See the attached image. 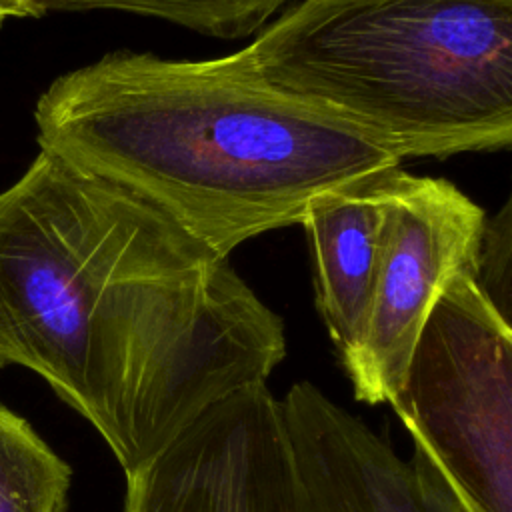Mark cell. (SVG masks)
Masks as SVG:
<instances>
[{
  "label": "cell",
  "instance_id": "obj_1",
  "mask_svg": "<svg viewBox=\"0 0 512 512\" xmlns=\"http://www.w3.org/2000/svg\"><path fill=\"white\" fill-rule=\"evenodd\" d=\"M284 358L228 258L126 188L40 150L0 190V366L38 374L124 476Z\"/></svg>",
  "mask_w": 512,
  "mask_h": 512
},
{
  "label": "cell",
  "instance_id": "obj_2",
  "mask_svg": "<svg viewBox=\"0 0 512 512\" xmlns=\"http://www.w3.org/2000/svg\"><path fill=\"white\" fill-rule=\"evenodd\" d=\"M34 122L40 150L126 188L220 258L402 164L232 54H104L58 76L40 94Z\"/></svg>",
  "mask_w": 512,
  "mask_h": 512
},
{
  "label": "cell",
  "instance_id": "obj_3",
  "mask_svg": "<svg viewBox=\"0 0 512 512\" xmlns=\"http://www.w3.org/2000/svg\"><path fill=\"white\" fill-rule=\"evenodd\" d=\"M232 56L402 160L512 144V0H300Z\"/></svg>",
  "mask_w": 512,
  "mask_h": 512
},
{
  "label": "cell",
  "instance_id": "obj_4",
  "mask_svg": "<svg viewBox=\"0 0 512 512\" xmlns=\"http://www.w3.org/2000/svg\"><path fill=\"white\" fill-rule=\"evenodd\" d=\"M390 406L462 512H512V322L474 264L434 302Z\"/></svg>",
  "mask_w": 512,
  "mask_h": 512
},
{
  "label": "cell",
  "instance_id": "obj_5",
  "mask_svg": "<svg viewBox=\"0 0 512 512\" xmlns=\"http://www.w3.org/2000/svg\"><path fill=\"white\" fill-rule=\"evenodd\" d=\"M486 212L444 178L396 168L382 180V232L358 344L340 358L356 400L390 404L416 338L450 278L476 264Z\"/></svg>",
  "mask_w": 512,
  "mask_h": 512
},
{
  "label": "cell",
  "instance_id": "obj_6",
  "mask_svg": "<svg viewBox=\"0 0 512 512\" xmlns=\"http://www.w3.org/2000/svg\"><path fill=\"white\" fill-rule=\"evenodd\" d=\"M122 512H310L282 400L254 384L206 408L126 474Z\"/></svg>",
  "mask_w": 512,
  "mask_h": 512
},
{
  "label": "cell",
  "instance_id": "obj_7",
  "mask_svg": "<svg viewBox=\"0 0 512 512\" xmlns=\"http://www.w3.org/2000/svg\"><path fill=\"white\" fill-rule=\"evenodd\" d=\"M282 408L310 512H462L420 458L312 382H296Z\"/></svg>",
  "mask_w": 512,
  "mask_h": 512
},
{
  "label": "cell",
  "instance_id": "obj_8",
  "mask_svg": "<svg viewBox=\"0 0 512 512\" xmlns=\"http://www.w3.org/2000/svg\"><path fill=\"white\" fill-rule=\"evenodd\" d=\"M384 176L316 200L300 222L310 240L318 312L340 358L358 344L372 300Z\"/></svg>",
  "mask_w": 512,
  "mask_h": 512
},
{
  "label": "cell",
  "instance_id": "obj_9",
  "mask_svg": "<svg viewBox=\"0 0 512 512\" xmlns=\"http://www.w3.org/2000/svg\"><path fill=\"white\" fill-rule=\"evenodd\" d=\"M70 480L30 422L0 406V512H66Z\"/></svg>",
  "mask_w": 512,
  "mask_h": 512
},
{
  "label": "cell",
  "instance_id": "obj_10",
  "mask_svg": "<svg viewBox=\"0 0 512 512\" xmlns=\"http://www.w3.org/2000/svg\"><path fill=\"white\" fill-rule=\"evenodd\" d=\"M46 12L120 10L152 16L204 36L234 40L260 30L288 0H26Z\"/></svg>",
  "mask_w": 512,
  "mask_h": 512
},
{
  "label": "cell",
  "instance_id": "obj_11",
  "mask_svg": "<svg viewBox=\"0 0 512 512\" xmlns=\"http://www.w3.org/2000/svg\"><path fill=\"white\" fill-rule=\"evenodd\" d=\"M474 280L510 320V202L504 204L496 222L486 220L474 264Z\"/></svg>",
  "mask_w": 512,
  "mask_h": 512
},
{
  "label": "cell",
  "instance_id": "obj_12",
  "mask_svg": "<svg viewBox=\"0 0 512 512\" xmlns=\"http://www.w3.org/2000/svg\"><path fill=\"white\" fill-rule=\"evenodd\" d=\"M22 18H38L26 0H0V26Z\"/></svg>",
  "mask_w": 512,
  "mask_h": 512
}]
</instances>
